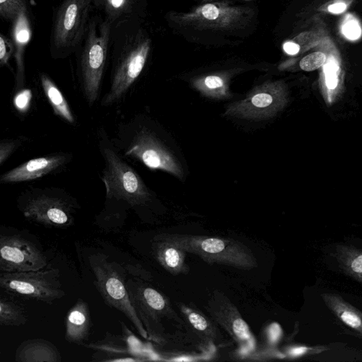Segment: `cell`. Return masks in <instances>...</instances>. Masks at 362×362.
Segmentation results:
<instances>
[{
    "instance_id": "6da1fadb",
    "label": "cell",
    "mask_w": 362,
    "mask_h": 362,
    "mask_svg": "<svg viewBox=\"0 0 362 362\" xmlns=\"http://www.w3.org/2000/svg\"><path fill=\"white\" fill-rule=\"evenodd\" d=\"M98 138L105 164L101 176L106 192L105 209H136L146 204L151 194L139 174L124 160L105 132H100Z\"/></svg>"
},
{
    "instance_id": "7a4b0ae2",
    "label": "cell",
    "mask_w": 362,
    "mask_h": 362,
    "mask_svg": "<svg viewBox=\"0 0 362 362\" xmlns=\"http://www.w3.org/2000/svg\"><path fill=\"white\" fill-rule=\"evenodd\" d=\"M17 207L30 221L47 228L64 229L74 225L79 204L64 189L33 187L20 194Z\"/></svg>"
},
{
    "instance_id": "3957f363",
    "label": "cell",
    "mask_w": 362,
    "mask_h": 362,
    "mask_svg": "<svg viewBox=\"0 0 362 362\" xmlns=\"http://www.w3.org/2000/svg\"><path fill=\"white\" fill-rule=\"evenodd\" d=\"M112 142L123 156L136 159L148 168L165 170L177 176L181 174L173 156L140 116L121 122Z\"/></svg>"
},
{
    "instance_id": "277c9868",
    "label": "cell",
    "mask_w": 362,
    "mask_h": 362,
    "mask_svg": "<svg viewBox=\"0 0 362 362\" xmlns=\"http://www.w3.org/2000/svg\"><path fill=\"white\" fill-rule=\"evenodd\" d=\"M157 237L170 241L199 256L209 264H221L238 269H251L257 267L252 250L243 243L230 238L162 233Z\"/></svg>"
},
{
    "instance_id": "5b68a950",
    "label": "cell",
    "mask_w": 362,
    "mask_h": 362,
    "mask_svg": "<svg viewBox=\"0 0 362 362\" xmlns=\"http://www.w3.org/2000/svg\"><path fill=\"white\" fill-rule=\"evenodd\" d=\"M88 262L94 277L93 284L105 303L122 313L141 337L148 339L147 332L130 301L125 266L100 252L89 255Z\"/></svg>"
},
{
    "instance_id": "8992f818",
    "label": "cell",
    "mask_w": 362,
    "mask_h": 362,
    "mask_svg": "<svg viewBox=\"0 0 362 362\" xmlns=\"http://www.w3.org/2000/svg\"><path fill=\"white\" fill-rule=\"evenodd\" d=\"M252 16L253 10L250 7L233 5L228 1H211L189 12L172 13L170 18L179 25L196 30L230 32L246 27Z\"/></svg>"
},
{
    "instance_id": "52a82bcc",
    "label": "cell",
    "mask_w": 362,
    "mask_h": 362,
    "mask_svg": "<svg viewBox=\"0 0 362 362\" xmlns=\"http://www.w3.org/2000/svg\"><path fill=\"white\" fill-rule=\"evenodd\" d=\"M0 287L10 295L49 305L66 295L60 281L59 270L56 268L1 272Z\"/></svg>"
},
{
    "instance_id": "ba28073f",
    "label": "cell",
    "mask_w": 362,
    "mask_h": 362,
    "mask_svg": "<svg viewBox=\"0 0 362 362\" xmlns=\"http://www.w3.org/2000/svg\"><path fill=\"white\" fill-rule=\"evenodd\" d=\"M47 259L40 243L28 231L5 228L0 233V271L21 272L46 267Z\"/></svg>"
},
{
    "instance_id": "9c48e42d",
    "label": "cell",
    "mask_w": 362,
    "mask_h": 362,
    "mask_svg": "<svg viewBox=\"0 0 362 362\" xmlns=\"http://www.w3.org/2000/svg\"><path fill=\"white\" fill-rule=\"evenodd\" d=\"M126 286L130 301L147 332L148 339L161 343L163 328L160 320L173 317L168 299L139 277L127 278Z\"/></svg>"
},
{
    "instance_id": "30bf717a",
    "label": "cell",
    "mask_w": 362,
    "mask_h": 362,
    "mask_svg": "<svg viewBox=\"0 0 362 362\" xmlns=\"http://www.w3.org/2000/svg\"><path fill=\"white\" fill-rule=\"evenodd\" d=\"M110 24L104 22L99 30L89 26L81 60V85L85 99L91 106L98 99L107 54Z\"/></svg>"
},
{
    "instance_id": "8fae6325",
    "label": "cell",
    "mask_w": 362,
    "mask_h": 362,
    "mask_svg": "<svg viewBox=\"0 0 362 362\" xmlns=\"http://www.w3.org/2000/svg\"><path fill=\"white\" fill-rule=\"evenodd\" d=\"M151 49V40L136 42L124 54L116 64L109 90L103 98L101 105L110 106L119 102L141 73Z\"/></svg>"
},
{
    "instance_id": "7c38bea8",
    "label": "cell",
    "mask_w": 362,
    "mask_h": 362,
    "mask_svg": "<svg viewBox=\"0 0 362 362\" xmlns=\"http://www.w3.org/2000/svg\"><path fill=\"white\" fill-rule=\"evenodd\" d=\"M93 0H64L54 26V43L58 48L76 45L83 33Z\"/></svg>"
},
{
    "instance_id": "4fadbf2b",
    "label": "cell",
    "mask_w": 362,
    "mask_h": 362,
    "mask_svg": "<svg viewBox=\"0 0 362 362\" xmlns=\"http://www.w3.org/2000/svg\"><path fill=\"white\" fill-rule=\"evenodd\" d=\"M71 157L69 153H57L29 160L4 173L0 182L16 183L42 177L65 166Z\"/></svg>"
},
{
    "instance_id": "5bb4252c",
    "label": "cell",
    "mask_w": 362,
    "mask_h": 362,
    "mask_svg": "<svg viewBox=\"0 0 362 362\" xmlns=\"http://www.w3.org/2000/svg\"><path fill=\"white\" fill-rule=\"evenodd\" d=\"M238 105L236 112L246 116L269 115L279 110L287 101L284 85L280 82L268 83Z\"/></svg>"
},
{
    "instance_id": "9a60e30c",
    "label": "cell",
    "mask_w": 362,
    "mask_h": 362,
    "mask_svg": "<svg viewBox=\"0 0 362 362\" xmlns=\"http://www.w3.org/2000/svg\"><path fill=\"white\" fill-rule=\"evenodd\" d=\"M122 331L125 334L117 335L107 332L104 338L90 344H84L85 347L93 349L92 361H140L143 359L133 354L128 340L127 327L121 322Z\"/></svg>"
},
{
    "instance_id": "2e32d148",
    "label": "cell",
    "mask_w": 362,
    "mask_h": 362,
    "mask_svg": "<svg viewBox=\"0 0 362 362\" xmlns=\"http://www.w3.org/2000/svg\"><path fill=\"white\" fill-rule=\"evenodd\" d=\"M208 310L211 317L236 341H243L250 337L247 325L235 307L224 297L215 296L209 302Z\"/></svg>"
},
{
    "instance_id": "e0dca14e",
    "label": "cell",
    "mask_w": 362,
    "mask_h": 362,
    "mask_svg": "<svg viewBox=\"0 0 362 362\" xmlns=\"http://www.w3.org/2000/svg\"><path fill=\"white\" fill-rule=\"evenodd\" d=\"M92 320L88 303L79 298L67 312L65 319V340L83 346L88 339Z\"/></svg>"
},
{
    "instance_id": "ac0fdd59",
    "label": "cell",
    "mask_w": 362,
    "mask_h": 362,
    "mask_svg": "<svg viewBox=\"0 0 362 362\" xmlns=\"http://www.w3.org/2000/svg\"><path fill=\"white\" fill-rule=\"evenodd\" d=\"M151 249L156 259L170 274L177 275L188 272L185 263L186 252L174 243L154 235Z\"/></svg>"
},
{
    "instance_id": "d6986e66",
    "label": "cell",
    "mask_w": 362,
    "mask_h": 362,
    "mask_svg": "<svg viewBox=\"0 0 362 362\" xmlns=\"http://www.w3.org/2000/svg\"><path fill=\"white\" fill-rule=\"evenodd\" d=\"M17 362H60L57 347L44 339H32L22 342L15 354Z\"/></svg>"
},
{
    "instance_id": "ffe728a7",
    "label": "cell",
    "mask_w": 362,
    "mask_h": 362,
    "mask_svg": "<svg viewBox=\"0 0 362 362\" xmlns=\"http://www.w3.org/2000/svg\"><path fill=\"white\" fill-rule=\"evenodd\" d=\"M31 36L30 23L26 11L21 13L14 20L13 37L16 46L15 58L16 62V88H21L24 83L25 69L23 52Z\"/></svg>"
},
{
    "instance_id": "44dd1931",
    "label": "cell",
    "mask_w": 362,
    "mask_h": 362,
    "mask_svg": "<svg viewBox=\"0 0 362 362\" xmlns=\"http://www.w3.org/2000/svg\"><path fill=\"white\" fill-rule=\"evenodd\" d=\"M322 298L331 311L344 324L362 334V312L346 302L339 295L322 294Z\"/></svg>"
},
{
    "instance_id": "7402d4cb",
    "label": "cell",
    "mask_w": 362,
    "mask_h": 362,
    "mask_svg": "<svg viewBox=\"0 0 362 362\" xmlns=\"http://www.w3.org/2000/svg\"><path fill=\"white\" fill-rule=\"evenodd\" d=\"M42 88L54 114L66 122L74 124V117L61 90L46 74L40 75Z\"/></svg>"
},
{
    "instance_id": "603a6c76",
    "label": "cell",
    "mask_w": 362,
    "mask_h": 362,
    "mask_svg": "<svg viewBox=\"0 0 362 362\" xmlns=\"http://www.w3.org/2000/svg\"><path fill=\"white\" fill-rule=\"evenodd\" d=\"M336 256L342 269L362 283V250L353 246L339 245Z\"/></svg>"
},
{
    "instance_id": "cb8c5ba5",
    "label": "cell",
    "mask_w": 362,
    "mask_h": 362,
    "mask_svg": "<svg viewBox=\"0 0 362 362\" xmlns=\"http://www.w3.org/2000/svg\"><path fill=\"white\" fill-rule=\"evenodd\" d=\"M28 321L23 306L11 298L1 296L0 299V325L2 326H21Z\"/></svg>"
},
{
    "instance_id": "d4e9b609",
    "label": "cell",
    "mask_w": 362,
    "mask_h": 362,
    "mask_svg": "<svg viewBox=\"0 0 362 362\" xmlns=\"http://www.w3.org/2000/svg\"><path fill=\"white\" fill-rule=\"evenodd\" d=\"M182 310L190 325L197 331L213 339L215 333L212 329V325L202 313L186 306H182Z\"/></svg>"
},
{
    "instance_id": "484cf974",
    "label": "cell",
    "mask_w": 362,
    "mask_h": 362,
    "mask_svg": "<svg viewBox=\"0 0 362 362\" xmlns=\"http://www.w3.org/2000/svg\"><path fill=\"white\" fill-rule=\"evenodd\" d=\"M196 86L211 93L223 92L226 89V78L223 75H209L195 82Z\"/></svg>"
},
{
    "instance_id": "4316f807",
    "label": "cell",
    "mask_w": 362,
    "mask_h": 362,
    "mask_svg": "<svg viewBox=\"0 0 362 362\" xmlns=\"http://www.w3.org/2000/svg\"><path fill=\"white\" fill-rule=\"evenodd\" d=\"M24 11L26 7L23 0H0V14L6 19L14 20Z\"/></svg>"
},
{
    "instance_id": "83f0119b",
    "label": "cell",
    "mask_w": 362,
    "mask_h": 362,
    "mask_svg": "<svg viewBox=\"0 0 362 362\" xmlns=\"http://www.w3.org/2000/svg\"><path fill=\"white\" fill-rule=\"evenodd\" d=\"M326 60V55L323 52H315L302 58L299 62V67L305 71H312L324 65Z\"/></svg>"
},
{
    "instance_id": "f1b7e54d",
    "label": "cell",
    "mask_w": 362,
    "mask_h": 362,
    "mask_svg": "<svg viewBox=\"0 0 362 362\" xmlns=\"http://www.w3.org/2000/svg\"><path fill=\"white\" fill-rule=\"evenodd\" d=\"M106 11L112 17H116L127 11L132 0H101Z\"/></svg>"
},
{
    "instance_id": "f546056e",
    "label": "cell",
    "mask_w": 362,
    "mask_h": 362,
    "mask_svg": "<svg viewBox=\"0 0 362 362\" xmlns=\"http://www.w3.org/2000/svg\"><path fill=\"white\" fill-rule=\"evenodd\" d=\"M22 143V138L2 140L0 143V165H2Z\"/></svg>"
},
{
    "instance_id": "4dcf8cb0",
    "label": "cell",
    "mask_w": 362,
    "mask_h": 362,
    "mask_svg": "<svg viewBox=\"0 0 362 362\" xmlns=\"http://www.w3.org/2000/svg\"><path fill=\"white\" fill-rule=\"evenodd\" d=\"M32 98V92L29 89H23L18 92L13 98V105L16 110L23 113L29 107Z\"/></svg>"
},
{
    "instance_id": "1f68e13d",
    "label": "cell",
    "mask_w": 362,
    "mask_h": 362,
    "mask_svg": "<svg viewBox=\"0 0 362 362\" xmlns=\"http://www.w3.org/2000/svg\"><path fill=\"white\" fill-rule=\"evenodd\" d=\"M12 42L3 34L0 36V64L6 65L13 52Z\"/></svg>"
},
{
    "instance_id": "d6a6232c",
    "label": "cell",
    "mask_w": 362,
    "mask_h": 362,
    "mask_svg": "<svg viewBox=\"0 0 362 362\" xmlns=\"http://www.w3.org/2000/svg\"><path fill=\"white\" fill-rule=\"evenodd\" d=\"M343 33L349 39L356 40L361 35V28L357 22L352 21L344 24Z\"/></svg>"
},
{
    "instance_id": "836d02e7",
    "label": "cell",
    "mask_w": 362,
    "mask_h": 362,
    "mask_svg": "<svg viewBox=\"0 0 362 362\" xmlns=\"http://www.w3.org/2000/svg\"><path fill=\"white\" fill-rule=\"evenodd\" d=\"M284 49L288 54H296L299 52L300 47L293 42H286L284 44Z\"/></svg>"
},
{
    "instance_id": "e575fe53",
    "label": "cell",
    "mask_w": 362,
    "mask_h": 362,
    "mask_svg": "<svg viewBox=\"0 0 362 362\" xmlns=\"http://www.w3.org/2000/svg\"><path fill=\"white\" fill-rule=\"evenodd\" d=\"M311 349L308 348L306 346H297L292 348L289 351V354L291 356L293 357L300 356L301 355H303L306 354L307 352L310 351Z\"/></svg>"
},
{
    "instance_id": "d590c367",
    "label": "cell",
    "mask_w": 362,
    "mask_h": 362,
    "mask_svg": "<svg viewBox=\"0 0 362 362\" xmlns=\"http://www.w3.org/2000/svg\"><path fill=\"white\" fill-rule=\"evenodd\" d=\"M346 8V5L344 3H336L328 7V11L334 13H339L343 12Z\"/></svg>"
},
{
    "instance_id": "8d00e7d4",
    "label": "cell",
    "mask_w": 362,
    "mask_h": 362,
    "mask_svg": "<svg viewBox=\"0 0 362 362\" xmlns=\"http://www.w3.org/2000/svg\"><path fill=\"white\" fill-rule=\"evenodd\" d=\"M213 1H214V0H202L203 2H211Z\"/></svg>"
}]
</instances>
